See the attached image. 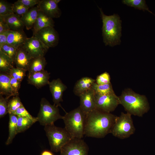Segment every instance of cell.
<instances>
[{
	"label": "cell",
	"instance_id": "6da1fadb",
	"mask_svg": "<svg viewBox=\"0 0 155 155\" xmlns=\"http://www.w3.org/2000/svg\"><path fill=\"white\" fill-rule=\"evenodd\" d=\"M116 116L95 109L86 114L85 135L88 137L103 138L110 133Z\"/></svg>",
	"mask_w": 155,
	"mask_h": 155
},
{
	"label": "cell",
	"instance_id": "7a4b0ae2",
	"mask_svg": "<svg viewBox=\"0 0 155 155\" xmlns=\"http://www.w3.org/2000/svg\"><path fill=\"white\" fill-rule=\"evenodd\" d=\"M119 98L120 104L131 115L142 117L150 109L146 96L137 93L130 89L125 90Z\"/></svg>",
	"mask_w": 155,
	"mask_h": 155
},
{
	"label": "cell",
	"instance_id": "3957f363",
	"mask_svg": "<svg viewBox=\"0 0 155 155\" xmlns=\"http://www.w3.org/2000/svg\"><path fill=\"white\" fill-rule=\"evenodd\" d=\"M103 23L102 34L103 40L106 45L113 46L119 44L121 36V20L118 15L114 14L107 16L102 9L99 8Z\"/></svg>",
	"mask_w": 155,
	"mask_h": 155
},
{
	"label": "cell",
	"instance_id": "277c9868",
	"mask_svg": "<svg viewBox=\"0 0 155 155\" xmlns=\"http://www.w3.org/2000/svg\"><path fill=\"white\" fill-rule=\"evenodd\" d=\"M65 113L63 119L65 128L72 138L82 139L85 135L86 114L80 106Z\"/></svg>",
	"mask_w": 155,
	"mask_h": 155
},
{
	"label": "cell",
	"instance_id": "5b68a950",
	"mask_svg": "<svg viewBox=\"0 0 155 155\" xmlns=\"http://www.w3.org/2000/svg\"><path fill=\"white\" fill-rule=\"evenodd\" d=\"M44 130L52 151L60 152L63 147L72 139L65 128L57 127L54 124L44 126Z\"/></svg>",
	"mask_w": 155,
	"mask_h": 155
},
{
	"label": "cell",
	"instance_id": "8992f818",
	"mask_svg": "<svg viewBox=\"0 0 155 155\" xmlns=\"http://www.w3.org/2000/svg\"><path fill=\"white\" fill-rule=\"evenodd\" d=\"M135 130L131 115L122 112L119 116H116L110 133L115 137L123 139L133 134Z\"/></svg>",
	"mask_w": 155,
	"mask_h": 155
},
{
	"label": "cell",
	"instance_id": "52a82bcc",
	"mask_svg": "<svg viewBox=\"0 0 155 155\" xmlns=\"http://www.w3.org/2000/svg\"><path fill=\"white\" fill-rule=\"evenodd\" d=\"M40 108L37 117L40 124L45 126L53 124L57 120L63 119V116L60 114L58 106L51 104L45 98H42Z\"/></svg>",
	"mask_w": 155,
	"mask_h": 155
},
{
	"label": "cell",
	"instance_id": "ba28073f",
	"mask_svg": "<svg viewBox=\"0 0 155 155\" xmlns=\"http://www.w3.org/2000/svg\"><path fill=\"white\" fill-rule=\"evenodd\" d=\"M88 150L82 139L73 138L62 148L60 155H88Z\"/></svg>",
	"mask_w": 155,
	"mask_h": 155
},
{
	"label": "cell",
	"instance_id": "9c48e42d",
	"mask_svg": "<svg viewBox=\"0 0 155 155\" xmlns=\"http://www.w3.org/2000/svg\"><path fill=\"white\" fill-rule=\"evenodd\" d=\"M95 109L110 113L120 104L119 96L117 95H100L96 94Z\"/></svg>",
	"mask_w": 155,
	"mask_h": 155
},
{
	"label": "cell",
	"instance_id": "30bf717a",
	"mask_svg": "<svg viewBox=\"0 0 155 155\" xmlns=\"http://www.w3.org/2000/svg\"><path fill=\"white\" fill-rule=\"evenodd\" d=\"M22 46L33 58L44 56L49 49L39 39L33 36L28 38Z\"/></svg>",
	"mask_w": 155,
	"mask_h": 155
},
{
	"label": "cell",
	"instance_id": "8fae6325",
	"mask_svg": "<svg viewBox=\"0 0 155 155\" xmlns=\"http://www.w3.org/2000/svg\"><path fill=\"white\" fill-rule=\"evenodd\" d=\"M49 48L57 46L59 41V36L53 27L44 28L33 34Z\"/></svg>",
	"mask_w": 155,
	"mask_h": 155
},
{
	"label": "cell",
	"instance_id": "7c38bea8",
	"mask_svg": "<svg viewBox=\"0 0 155 155\" xmlns=\"http://www.w3.org/2000/svg\"><path fill=\"white\" fill-rule=\"evenodd\" d=\"M49 85L54 105L61 107L66 113V112L61 106L60 102L63 101V94L67 89L66 86L62 82L59 78L53 80L50 82Z\"/></svg>",
	"mask_w": 155,
	"mask_h": 155
},
{
	"label": "cell",
	"instance_id": "4fadbf2b",
	"mask_svg": "<svg viewBox=\"0 0 155 155\" xmlns=\"http://www.w3.org/2000/svg\"><path fill=\"white\" fill-rule=\"evenodd\" d=\"M39 10L51 18H59L61 12L58 4L53 0H41L37 5Z\"/></svg>",
	"mask_w": 155,
	"mask_h": 155
},
{
	"label": "cell",
	"instance_id": "5bb4252c",
	"mask_svg": "<svg viewBox=\"0 0 155 155\" xmlns=\"http://www.w3.org/2000/svg\"><path fill=\"white\" fill-rule=\"evenodd\" d=\"M95 94L94 90L92 88L79 96L80 106L86 114L95 109Z\"/></svg>",
	"mask_w": 155,
	"mask_h": 155
},
{
	"label": "cell",
	"instance_id": "9a60e30c",
	"mask_svg": "<svg viewBox=\"0 0 155 155\" xmlns=\"http://www.w3.org/2000/svg\"><path fill=\"white\" fill-rule=\"evenodd\" d=\"M50 78V73L44 70L28 75L27 81L28 84L39 88L49 84Z\"/></svg>",
	"mask_w": 155,
	"mask_h": 155
},
{
	"label": "cell",
	"instance_id": "2e32d148",
	"mask_svg": "<svg viewBox=\"0 0 155 155\" xmlns=\"http://www.w3.org/2000/svg\"><path fill=\"white\" fill-rule=\"evenodd\" d=\"M33 59L22 46L18 49L14 63L16 67L28 71Z\"/></svg>",
	"mask_w": 155,
	"mask_h": 155
},
{
	"label": "cell",
	"instance_id": "e0dca14e",
	"mask_svg": "<svg viewBox=\"0 0 155 155\" xmlns=\"http://www.w3.org/2000/svg\"><path fill=\"white\" fill-rule=\"evenodd\" d=\"M27 38L23 30H10L8 35L7 43L18 49L24 45Z\"/></svg>",
	"mask_w": 155,
	"mask_h": 155
},
{
	"label": "cell",
	"instance_id": "ac0fdd59",
	"mask_svg": "<svg viewBox=\"0 0 155 155\" xmlns=\"http://www.w3.org/2000/svg\"><path fill=\"white\" fill-rule=\"evenodd\" d=\"M95 80L89 77H84L76 83L73 90L74 94L79 96L81 94L92 88Z\"/></svg>",
	"mask_w": 155,
	"mask_h": 155
},
{
	"label": "cell",
	"instance_id": "d6986e66",
	"mask_svg": "<svg viewBox=\"0 0 155 155\" xmlns=\"http://www.w3.org/2000/svg\"><path fill=\"white\" fill-rule=\"evenodd\" d=\"M39 9L37 6L30 9L21 17L25 27L27 30L33 28L37 18Z\"/></svg>",
	"mask_w": 155,
	"mask_h": 155
},
{
	"label": "cell",
	"instance_id": "ffe728a7",
	"mask_svg": "<svg viewBox=\"0 0 155 155\" xmlns=\"http://www.w3.org/2000/svg\"><path fill=\"white\" fill-rule=\"evenodd\" d=\"M54 26V22L51 18L39 11L38 15L32 28L33 34L41 29L48 26Z\"/></svg>",
	"mask_w": 155,
	"mask_h": 155
},
{
	"label": "cell",
	"instance_id": "44dd1931",
	"mask_svg": "<svg viewBox=\"0 0 155 155\" xmlns=\"http://www.w3.org/2000/svg\"><path fill=\"white\" fill-rule=\"evenodd\" d=\"M10 76L8 73H0V95L7 98L14 96L10 84Z\"/></svg>",
	"mask_w": 155,
	"mask_h": 155
},
{
	"label": "cell",
	"instance_id": "7402d4cb",
	"mask_svg": "<svg viewBox=\"0 0 155 155\" xmlns=\"http://www.w3.org/2000/svg\"><path fill=\"white\" fill-rule=\"evenodd\" d=\"M3 17L10 30L14 31L23 30L25 26L22 21L21 17L13 13Z\"/></svg>",
	"mask_w": 155,
	"mask_h": 155
},
{
	"label": "cell",
	"instance_id": "603a6c76",
	"mask_svg": "<svg viewBox=\"0 0 155 155\" xmlns=\"http://www.w3.org/2000/svg\"><path fill=\"white\" fill-rule=\"evenodd\" d=\"M9 120V135L5 142L6 145L11 144L13 138L17 134V124L18 116L13 114H8Z\"/></svg>",
	"mask_w": 155,
	"mask_h": 155
},
{
	"label": "cell",
	"instance_id": "cb8c5ba5",
	"mask_svg": "<svg viewBox=\"0 0 155 155\" xmlns=\"http://www.w3.org/2000/svg\"><path fill=\"white\" fill-rule=\"evenodd\" d=\"M46 64V60L44 56L33 58L28 71V75L44 70Z\"/></svg>",
	"mask_w": 155,
	"mask_h": 155
},
{
	"label": "cell",
	"instance_id": "d4e9b609",
	"mask_svg": "<svg viewBox=\"0 0 155 155\" xmlns=\"http://www.w3.org/2000/svg\"><path fill=\"white\" fill-rule=\"evenodd\" d=\"M14 62L10 57L0 50V71L8 74L13 68Z\"/></svg>",
	"mask_w": 155,
	"mask_h": 155
},
{
	"label": "cell",
	"instance_id": "484cf974",
	"mask_svg": "<svg viewBox=\"0 0 155 155\" xmlns=\"http://www.w3.org/2000/svg\"><path fill=\"white\" fill-rule=\"evenodd\" d=\"M95 94L100 95H111L116 96L111 83L99 85L95 82L92 87Z\"/></svg>",
	"mask_w": 155,
	"mask_h": 155
},
{
	"label": "cell",
	"instance_id": "4316f807",
	"mask_svg": "<svg viewBox=\"0 0 155 155\" xmlns=\"http://www.w3.org/2000/svg\"><path fill=\"white\" fill-rule=\"evenodd\" d=\"M36 122L27 117L18 116L17 134L25 131Z\"/></svg>",
	"mask_w": 155,
	"mask_h": 155
},
{
	"label": "cell",
	"instance_id": "83f0119b",
	"mask_svg": "<svg viewBox=\"0 0 155 155\" xmlns=\"http://www.w3.org/2000/svg\"><path fill=\"white\" fill-rule=\"evenodd\" d=\"M122 2L123 4L128 6L133 7L140 10H146L154 14L149 9L145 0H123L122 1Z\"/></svg>",
	"mask_w": 155,
	"mask_h": 155
},
{
	"label": "cell",
	"instance_id": "f1b7e54d",
	"mask_svg": "<svg viewBox=\"0 0 155 155\" xmlns=\"http://www.w3.org/2000/svg\"><path fill=\"white\" fill-rule=\"evenodd\" d=\"M22 105L23 104L18 96H14L8 101V113H13Z\"/></svg>",
	"mask_w": 155,
	"mask_h": 155
},
{
	"label": "cell",
	"instance_id": "f546056e",
	"mask_svg": "<svg viewBox=\"0 0 155 155\" xmlns=\"http://www.w3.org/2000/svg\"><path fill=\"white\" fill-rule=\"evenodd\" d=\"M18 49L7 43L0 46V50L10 57L14 62Z\"/></svg>",
	"mask_w": 155,
	"mask_h": 155
},
{
	"label": "cell",
	"instance_id": "4dcf8cb0",
	"mask_svg": "<svg viewBox=\"0 0 155 155\" xmlns=\"http://www.w3.org/2000/svg\"><path fill=\"white\" fill-rule=\"evenodd\" d=\"M13 13L12 4L4 0H0V16H5Z\"/></svg>",
	"mask_w": 155,
	"mask_h": 155
},
{
	"label": "cell",
	"instance_id": "1f68e13d",
	"mask_svg": "<svg viewBox=\"0 0 155 155\" xmlns=\"http://www.w3.org/2000/svg\"><path fill=\"white\" fill-rule=\"evenodd\" d=\"M26 71L22 69L14 67L10 71L8 74L11 77L22 82L26 76Z\"/></svg>",
	"mask_w": 155,
	"mask_h": 155
},
{
	"label": "cell",
	"instance_id": "d6a6232c",
	"mask_svg": "<svg viewBox=\"0 0 155 155\" xmlns=\"http://www.w3.org/2000/svg\"><path fill=\"white\" fill-rule=\"evenodd\" d=\"M29 9L18 0L12 4L13 13L20 17L25 14Z\"/></svg>",
	"mask_w": 155,
	"mask_h": 155
},
{
	"label": "cell",
	"instance_id": "836d02e7",
	"mask_svg": "<svg viewBox=\"0 0 155 155\" xmlns=\"http://www.w3.org/2000/svg\"><path fill=\"white\" fill-rule=\"evenodd\" d=\"M9 98L4 97L3 95H0V118L4 117L8 113V103Z\"/></svg>",
	"mask_w": 155,
	"mask_h": 155
},
{
	"label": "cell",
	"instance_id": "e575fe53",
	"mask_svg": "<svg viewBox=\"0 0 155 155\" xmlns=\"http://www.w3.org/2000/svg\"><path fill=\"white\" fill-rule=\"evenodd\" d=\"M12 114L18 116L27 117L36 122L38 121L37 117L32 116L26 109L23 104L18 108Z\"/></svg>",
	"mask_w": 155,
	"mask_h": 155
},
{
	"label": "cell",
	"instance_id": "d590c367",
	"mask_svg": "<svg viewBox=\"0 0 155 155\" xmlns=\"http://www.w3.org/2000/svg\"><path fill=\"white\" fill-rule=\"evenodd\" d=\"M96 80V83L99 85L108 84L111 83L110 75L106 72H104L97 76Z\"/></svg>",
	"mask_w": 155,
	"mask_h": 155
},
{
	"label": "cell",
	"instance_id": "8d00e7d4",
	"mask_svg": "<svg viewBox=\"0 0 155 155\" xmlns=\"http://www.w3.org/2000/svg\"><path fill=\"white\" fill-rule=\"evenodd\" d=\"M21 82L10 76V84L14 96L19 95L18 91L20 88Z\"/></svg>",
	"mask_w": 155,
	"mask_h": 155
},
{
	"label": "cell",
	"instance_id": "74e56055",
	"mask_svg": "<svg viewBox=\"0 0 155 155\" xmlns=\"http://www.w3.org/2000/svg\"><path fill=\"white\" fill-rule=\"evenodd\" d=\"M40 0H18L19 2L29 9L33 7L35 5H37Z\"/></svg>",
	"mask_w": 155,
	"mask_h": 155
},
{
	"label": "cell",
	"instance_id": "f35d334b",
	"mask_svg": "<svg viewBox=\"0 0 155 155\" xmlns=\"http://www.w3.org/2000/svg\"><path fill=\"white\" fill-rule=\"evenodd\" d=\"M10 30L3 17L0 16V33Z\"/></svg>",
	"mask_w": 155,
	"mask_h": 155
},
{
	"label": "cell",
	"instance_id": "ab89813d",
	"mask_svg": "<svg viewBox=\"0 0 155 155\" xmlns=\"http://www.w3.org/2000/svg\"><path fill=\"white\" fill-rule=\"evenodd\" d=\"M10 30L0 33V46L7 43L8 35Z\"/></svg>",
	"mask_w": 155,
	"mask_h": 155
},
{
	"label": "cell",
	"instance_id": "60d3db41",
	"mask_svg": "<svg viewBox=\"0 0 155 155\" xmlns=\"http://www.w3.org/2000/svg\"><path fill=\"white\" fill-rule=\"evenodd\" d=\"M40 155H54V154L52 152L49 150H44L41 152Z\"/></svg>",
	"mask_w": 155,
	"mask_h": 155
},
{
	"label": "cell",
	"instance_id": "b9f144b4",
	"mask_svg": "<svg viewBox=\"0 0 155 155\" xmlns=\"http://www.w3.org/2000/svg\"><path fill=\"white\" fill-rule=\"evenodd\" d=\"M54 2L57 4H58L60 1L61 0H53Z\"/></svg>",
	"mask_w": 155,
	"mask_h": 155
}]
</instances>
